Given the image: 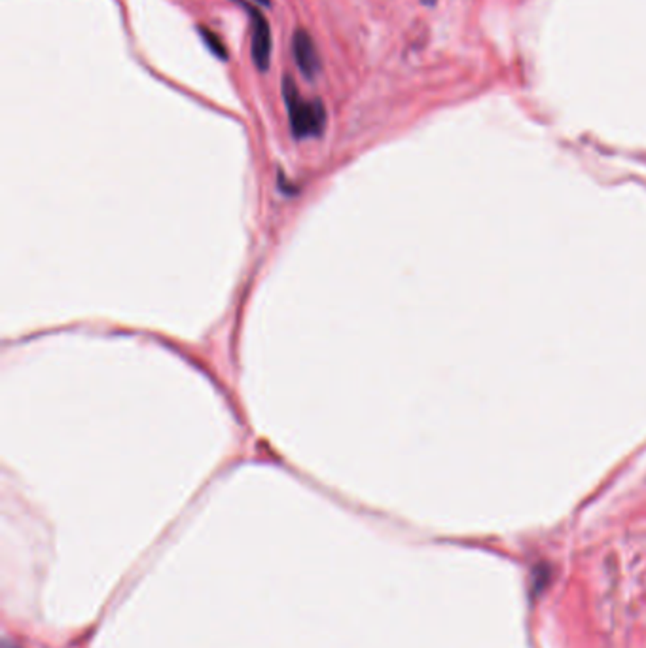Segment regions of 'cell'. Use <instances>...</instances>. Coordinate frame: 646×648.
<instances>
[{
	"mask_svg": "<svg viewBox=\"0 0 646 648\" xmlns=\"http://www.w3.org/2000/svg\"><path fill=\"white\" fill-rule=\"evenodd\" d=\"M283 97L296 139L320 137L327 128V108L319 99H303L292 76L283 78Z\"/></svg>",
	"mask_w": 646,
	"mask_h": 648,
	"instance_id": "cell-1",
	"label": "cell"
},
{
	"mask_svg": "<svg viewBox=\"0 0 646 648\" xmlns=\"http://www.w3.org/2000/svg\"><path fill=\"white\" fill-rule=\"evenodd\" d=\"M421 3H423V4H426V6H435V4H436V0H421Z\"/></svg>",
	"mask_w": 646,
	"mask_h": 648,
	"instance_id": "cell-5",
	"label": "cell"
},
{
	"mask_svg": "<svg viewBox=\"0 0 646 648\" xmlns=\"http://www.w3.org/2000/svg\"><path fill=\"white\" fill-rule=\"evenodd\" d=\"M255 3H258V4H262V6H269V4H272V3H269V0H255Z\"/></svg>",
	"mask_w": 646,
	"mask_h": 648,
	"instance_id": "cell-6",
	"label": "cell"
},
{
	"mask_svg": "<svg viewBox=\"0 0 646 648\" xmlns=\"http://www.w3.org/2000/svg\"><path fill=\"white\" fill-rule=\"evenodd\" d=\"M200 34H202L203 42L207 44V48L214 53V56H217V58L222 59V61L228 59V50L224 48L222 40L219 39L217 34H214V32H212L211 29H207V27H200Z\"/></svg>",
	"mask_w": 646,
	"mask_h": 648,
	"instance_id": "cell-4",
	"label": "cell"
},
{
	"mask_svg": "<svg viewBox=\"0 0 646 648\" xmlns=\"http://www.w3.org/2000/svg\"><path fill=\"white\" fill-rule=\"evenodd\" d=\"M292 53H294V59H296V65L301 75L308 80H313L320 72V58H319L315 42L308 31L298 29L294 32Z\"/></svg>",
	"mask_w": 646,
	"mask_h": 648,
	"instance_id": "cell-3",
	"label": "cell"
},
{
	"mask_svg": "<svg viewBox=\"0 0 646 648\" xmlns=\"http://www.w3.org/2000/svg\"><path fill=\"white\" fill-rule=\"evenodd\" d=\"M238 3L248 12L250 17V29H253L250 31V39H253L250 51H253V61L258 70L265 72L269 68V61H272V31H269V23L258 8L243 3V0H238Z\"/></svg>",
	"mask_w": 646,
	"mask_h": 648,
	"instance_id": "cell-2",
	"label": "cell"
}]
</instances>
